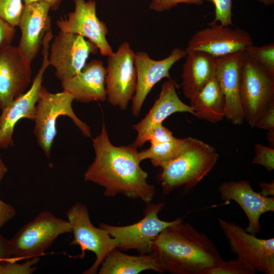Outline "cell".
Returning a JSON list of instances; mask_svg holds the SVG:
<instances>
[{
	"instance_id": "6da1fadb",
	"label": "cell",
	"mask_w": 274,
	"mask_h": 274,
	"mask_svg": "<svg viewBox=\"0 0 274 274\" xmlns=\"http://www.w3.org/2000/svg\"><path fill=\"white\" fill-rule=\"evenodd\" d=\"M95 158L84 174L85 181L105 188L104 195L122 194L132 199L150 202L155 194L154 185L148 183V174L140 166L138 147L113 145L104 123L100 134L92 139Z\"/></svg>"
},
{
	"instance_id": "7a4b0ae2",
	"label": "cell",
	"mask_w": 274,
	"mask_h": 274,
	"mask_svg": "<svg viewBox=\"0 0 274 274\" xmlns=\"http://www.w3.org/2000/svg\"><path fill=\"white\" fill-rule=\"evenodd\" d=\"M151 249L159 267L173 274H202L223 260L208 236L183 222L163 229Z\"/></svg>"
},
{
	"instance_id": "3957f363",
	"label": "cell",
	"mask_w": 274,
	"mask_h": 274,
	"mask_svg": "<svg viewBox=\"0 0 274 274\" xmlns=\"http://www.w3.org/2000/svg\"><path fill=\"white\" fill-rule=\"evenodd\" d=\"M218 158L214 147L190 137L184 151L161 167L158 178L163 192L167 195L180 187L185 193L190 191L212 170Z\"/></svg>"
},
{
	"instance_id": "277c9868",
	"label": "cell",
	"mask_w": 274,
	"mask_h": 274,
	"mask_svg": "<svg viewBox=\"0 0 274 274\" xmlns=\"http://www.w3.org/2000/svg\"><path fill=\"white\" fill-rule=\"evenodd\" d=\"M74 100L73 96L65 90L53 93L43 86L41 88L33 121V133L39 146L48 159L57 134L56 121L59 116H67L84 136H91L89 126L78 118L73 111Z\"/></svg>"
},
{
	"instance_id": "5b68a950",
	"label": "cell",
	"mask_w": 274,
	"mask_h": 274,
	"mask_svg": "<svg viewBox=\"0 0 274 274\" xmlns=\"http://www.w3.org/2000/svg\"><path fill=\"white\" fill-rule=\"evenodd\" d=\"M72 224L51 212H41L9 239L12 258L16 261L39 257L60 235L72 232Z\"/></svg>"
},
{
	"instance_id": "8992f818",
	"label": "cell",
	"mask_w": 274,
	"mask_h": 274,
	"mask_svg": "<svg viewBox=\"0 0 274 274\" xmlns=\"http://www.w3.org/2000/svg\"><path fill=\"white\" fill-rule=\"evenodd\" d=\"M239 92L245 120L254 128L262 111L274 99V78L245 51L241 55Z\"/></svg>"
},
{
	"instance_id": "52a82bcc",
	"label": "cell",
	"mask_w": 274,
	"mask_h": 274,
	"mask_svg": "<svg viewBox=\"0 0 274 274\" xmlns=\"http://www.w3.org/2000/svg\"><path fill=\"white\" fill-rule=\"evenodd\" d=\"M164 206L163 202L147 203L144 217L138 222L123 226L101 223L99 227L106 230L116 239L117 248L119 250L134 249L141 254H149L151 253L152 242L163 229L184 221L182 218L171 221L159 219L158 214Z\"/></svg>"
},
{
	"instance_id": "ba28073f",
	"label": "cell",
	"mask_w": 274,
	"mask_h": 274,
	"mask_svg": "<svg viewBox=\"0 0 274 274\" xmlns=\"http://www.w3.org/2000/svg\"><path fill=\"white\" fill-rule=\"evenodd\" d=\"M67 221L72 224L74 239L70 244L79 245L84 257L85 251L93 252L95 259L84 274H95L108 254L117 248L115 239L100 227H95L91 223L88 208L81 202H76L67 211Z\"/></svg>"
},
{
	"instance_id": "9c48e42d",
	"label": "cell",
	"mask_w": 274,
	"mask_h": 274,
	"mask_svg": "<svg viewBox=\"0 0 274 274\" xmlns=\"http://www.w3.org/2000/svg\"><path fill=\"white\" fill-rule=\"evenodd\" d=\"M52 37L47 35L44 39L41 66L33 79L30 88L23 94L13 100L2 109L0 115V148L7 149L14 145L13 135L16 124L22 119L33 121L36 104L42 87L43 76L50 65L49 50Z\"/></svg>"
},
{
	"instance_id": "30bf717a",
	"label": "cell",
	"mask_w": 274,
	"mask_h": 274,
	"mask_svg": "<svg viewBox=\"0 0 274 274\" xmlns=\"http://www.w3.org/2000/svg\"><path fill=\"white\" fill-rule=\"evenodd\" d=\"M106 70L108 101L125 110L133 97L136 86L135 53L129 43L123 42L116 52L108 56Z\"/></svg>"
},
{
	"instance_id": "8fae6325",
	"label": "cell",
	"mask_w": 274,
	"mask_h": 274,
	"mask_svg": "<svg viewBox=\"0 0 274 274\" xmlns=\"http://www.w3.org/2000/svg\"><path fill=\"white\" fill-rule=\"evenodd\" d=\"M218 224L237 257L265 274L274 273V238L262 239L240 225L219 218Z\"/></svg>"
},
{
	"instance_id": "7c38bea8",
	"label": "cell",
	"mask_w": 274,
	"mask_h": 274,
	"mask_svg": "<svg viewBox=\"0 0 274 274\" xmlns=\"http://www.w3.org/2000/svg\"><path fill=\"white\" fill-rule=\"evenodd\" d=\"M253 43L245 30L212 22L192 35L185 51H201L216 58L243 52Z\"/></svg>"
},
{
	"instance_id": "4fadbf2b",
	"label": "cell",
	"mask_w": 274,
	"mask_h": 274,
	"mask_svg": "<svg viewBox=\"0 0 274 274\" xmlns=\"http://www.w3.org/2000/svg\"><path fill=\"white\" fill-rule=\"evenodd\" d=\"M96 46L84 37L60 31L54 38L49 50V61L55 70L57 78L62 82L79 73Z\"/></svg>"
},
{
	"instance_id": "5bb4252c",
	"label": "cell",
	"mask_w": 274,
	"mask_h": 274,
	"mask_svg": "<svg viewBox=\"0 0 274 274\" xmlns=\"http://www.w3.org/2000/svg\"><path fill=\"white\" fill-rule=\"evenodd\" d=\"M75 9L67 17L57 20L60 31L81 36L94 44L100 54L109 56L114 53L107 40L108 28L105 22L100 20L96 13L95 0H73Z\"/></svg>"
},
{
	"instance_id": "9a60e30c",
	"label": "cell",
	"mask_w": 274,
	"mask_h": 274,
	"mask_svg": "<svg viewBox=\"0 0 274 274\" xmlns=\"http://www.w3.org/2000/svg\"><path fill=\"white\" fill-rule=\"evenodd\" d=\"M186 56L185 51L179 47L174 48L167 57L158 60L151 58L145 51L135 53L136 86L132 99L133 116L139 115L144 101L155 85L163 78L170 79V69Z\"/></svg>"
},
{
	"instance_id": "2e32d148",
	"label": "cell",
	"mask_w": 274,
	"mask_h": 274,
	"mask_svg": "<svg viewBox=\"0 0 274 274\" xmlns=\"http://www.w3.org/2000/svg\"><path fill=\"white\" fill-rule=\"evenodd\" d=\"M50 9V5L46 0L24 4L18 26L21 38L17 47L29 64L37 56L46 34L51 30Z\"/></svg>"
},
{
	"instance_id": "e0dca14e",
	"label": "cell",
	"mask_w": 274,
	"mask_h": 274,
	"mask_svg": "<svg viewBox=\"0 0 274 274\" xmlns=\"http://www.w3.org/2000/svg\"><path fill=\"white\" fill-rule=\"evenodd\" d=\"M31 76V64L17 47L11 45L0 50V109L25 92Z\"/></svg>"
},
{
	"instance_id": "ac0fdd59",
	"label": "cell",
	"mask_w": 274,
	"mask_h": 274,
	"mask_svg": "<svg viewBox=\"0 0 274 274\" xmlns=\"http://www.w3.org/2000/svg\"><path fill=\"white\" fill-rule=\"evenodd\" d=\"M218 191L222 200H234L242 208L248 219L245 230L249 233H259L261 216L274 211L273 197H266L255 191L247 180L223 182L219 186Z\"/></svg>"
},
{
	"instance_id": "d6986e66",
	"label": "cell",
	"mask_w": 274,
	"mask_h": 274,
	"mask_svg": "<svg viewBox=\"0 0 274 274\" xmlns=\"http://www.w3.org/2000/svg\"><path fill=\"white\" fill-rule=\"evenodd\" d=\"M177 87L178 85L172 78L165 81L161 86L158 98L148 113L139 122L132 126L138 133L133 143L138 148L144 144V138L153 126L162 123L173 114L187 112L196 116L193 107L186 105L179 97L176 92Z\"/></svg>"
},
{
	"instance_id": "ffe728a7",
	"label": "cell",
	"mask_w": 274,
	"mask_h": 274,
	"mask_svg": "<svg viewBox=\"0 0 274 274\" xmlns=\"http://www.w3.org/2000/svg\"><path fill=\"white\" fill-rule=\"evenodd\" d=\"M106 67L98 59L86 62L77 75L61 82L63 90L70 93L77 101L88 103L107 99Z\"/></svg>"
},
{
	"instance_id": "44dd1931",
	"label": "cell",
	"mask_w": 274,
	"mask_h": 274,
	"mask_svg": "<svg viewBox=\"0 0 274 274\" xmlns=\"http://www.w3.org/2000/svg\"><path fill=\"white\" fill-rule=\"evenodd\" d=\"M242 53L216 58V76L226 101L225 118L233 125H240L245 120L239 92Z\"/></svg>"
},
{
	"instance_id": "7402d4cb",
	"label": "cell",
	"mask_w": 274,
	"mask_h": 274,
	"mask_svg": "<svg viewBox=\"0 0 274 274\" xmlns=\"http://www.w3.org/2000/svg\"><path fill=\"white\" fill-rule=\"evenodd\" d=\"M185 57L181 87L191 106L200 91L215 74L216 59L201 51L187 53Z\"/></svg>"
},
{
	"instance_id": "603a6c76",
	"label": "cell",
	"mask_w": 274,
	"mask_h": 274,
	"mask_svg": "<svg viewBox=\"0 0 274 274\" xmlns=\"http://www.w3.org/2000/svg\"><path fill=\"white\" fill-rule=\"evenodd\" d=\"M147 270L164 272L156 263L151 253L150 254L131 256L115 248L104 259L98 273L138 274Z\"/></svg>"
},
{
	"instance_id": "cb8c5ba5",
	"label": "cell",
	"mask_w": 274,
	"mask_h": 274,
	"mask_svg": "<svg viewBox=\"0 0 274 274\" xmlns=\"http://www.w3.org/2000/svg\"><path fill=\"white\" fill-rule=\"evenodd\" d=\"M193 107L196 117L215 123L225 118L226 101L215 74L197 95Z\"/></svg>"
},
{
	"instance_id": "d4e9b609",
	"label": "cell",
	"mask_w": 274,
	"mask_h": 274,
	"mask_svg": "<svg viewBox=\"0 0 274 274\" xmlns=\"http://www.w3.org/2000/svg\"><path fill=\"white\" fill-rule=\"evenodd\" d=\"M190 137L152 145L138 152L141 162L150 159L153 166L161 167L179 156L186 148Z\"/></svg>"
},
{
	"instance_id": "484cf974",
	"label": "cell",
	"mask_w": 274,
	"mask_h": 274,
	"mask_svg": "<svg viewBox=\"0 0 274 274\" xmlns=\"http://www.w3.org/2000/svg\"><path fill=\"white\" fill-rule=\"evenodd\" d=\"M245 51L258 63L269 75L274 78V43L262 46L253 45L247 47Z\"/></svg>"
},
{
	"instance_id": "4316f807",
	"label": "cell",
	"mask_w": 274,
	"mask_h": 274,
	"mask_svg": "<svg viewBox=\"0 0 274 274\" xmlns=\"http://www.w3.org/2000/svg\"><path fill=\"white\" fill-rule=\"evenodd\" d=\"M255 269L241 258L225 261L206 268L202 274H254Z\"/></svg>"
},
{
	"instance_id": "83f0119b",
	"label": "cell",
	"mask_w": 274,
	"mask_h": 274,
	"mask_svg": "<svg viewBox=\"0 0 274 274\" xmlns=\"http://www.w3.org/2000/svg\"><path fill=\"white\" fill-rule=\"evenodd\" d=\"M39 257L26 259L22 263H19L14 259L0 260V274H30L36 271L37 267L35 266L39 261Z\"/></svg>"
},
{
	"instance_id": "f1b7e54d",
	"label": "cell",
	"mask_w": 274,
	"mask_h": 274,
	"mask_svg": "<svg viewBox=\"0 0 274 274\" xmlns=\"http://www.w3.org/2000/svg\"><path fill=\"white\" fill-rule=\"evenodd\" d=\"M23 2V0H0V17L13 26H18L24 7Z\"/></svg>"
},
{
	"instance_id": "f546056e",
	"label": "cell",
	"mask_w": 274,
	"mask_h": 274,
	"mask_svg": "<svg viewBox=\"0 0 274 274\" xmlns=\"http://www.w3.org/2000/svg\"><path fill=\"white\" fill-rule=\"evenodd\" d=\"M206 1H211L215 7V18L213 23L219 22L227 26L232 25V0Z\"/></svg>"
},
{
	"instance_id": "4dcf8cb0",
	"label": "cell",
	"mask_w": 274,
	"mask_h": 274,
	"mask_svg": "<svg viewBox=\"0 0 274 274\" xmlns=\"http://www.w3.org/2000/svg\"><path fill=\"white\" fill-rule=\"evenodd\" d=\"M252 163L261 165L268 172L274 169V149L260 144L255 145V155Z\"/></svg>"
},
{
	"instance_id": "1f68e13d",
	"label": "cell",
	"mask_w": 274,
	"mask_h": 274,
	"mask_svg": "<svg viewBox=\"0 0 274 274\" xmlns=\"http://www.w3.org/2000/svg\"><path fill=\"white\" fill-rule=\"evenodd\" d=\"M172 132L162 125V123L157 124L153 126L146 134L144 143L150 141L151 144L155 145L172 141L175 140Z\"/></svg>"
},
{
	"instance_id": "d6a6232c",
	"label": "cell",
	"mask_w": 274,
	"mask_h": 274,
	"mask_svg": "<svg viewBox=\"0 0 274 274\" xmlns=\"http://www.w3.org/2000/svg\"><path fill=\"white\" fill-rule=\"evenodd\" d=\"M203 1V0H151L149 8L156 12H162L171 9L179 4L200 6Z\"/></svg>"
},
{
	"instance_id": "836d02e7",
	"label": "cell",
	"mask_w": 274,
	"mask_h": 274,
	"mask_svg": "<svg viewBox=\"0 0 274 274\" xmlns=\"http://www.w3.org/2000/svg\"><path fill=\"white\" fill-rule=\"evenodd\" d=\"M255 127L267 131L274 129V99L262 111Z\"/></svg>"
},
{
	"instance_id": "e575fe53",
	"label": "cell",
	"mask_w": 274,
	"mask_h": 274,
	"mask_svg": "<svg viewBox=\"0 0 274 274\" xmlns=\"http://www.w3.org/2000/svg\"><path fill=\"white\" fill-rule=\"evenodd\" d=\"M16 28L0 17V50L11 45Z\"/></svg>"
},
{
	"instance_id": "d590c367",
	"label": "cell",
	"mask_w": 274,
	"mask_h": 274,
	"mask_svg": "<svg viewBox=\"0 0 274 274\" xmlns=\"http://www.w3.org/2000/svg\"><path fill=\"white\" fill-rule=\"evenodd\" d=\"M16 216V210L12 205L0 199V228Z\"/></svg>"
},
{
	"instance_id": "8d00e7d4",
	"label": "cell",
	"mask_w": 274,
	"mask_h": 274,
	"mask_svg": "<svg viewBox=\"0 0 274 274\" xmlns=\"http://www.w3.org/2000/svg\"><path fill=\"white\" fill-rule=\"evenodd\" d=\"M9 239L0 234V260H11Z\"/></svg>"
},
{
	"instance_id": "74e56055",
	"label": "cell",
	"mask_w": 274,
	"mask_h": 274,
	"mask_svg": "<svg viewBox=\"0 0 274 274\" xmlns=\"http://www.w3.org/2000/svg\"><path fill=\"white\" fill-rule=\"evenodd\" d=\"M259 186L261 189L259 192L262 195L266 197H273L274 196V182H262L259 183Z\"/></svg>"
},
{
	"instance_id": "f35d334b",
	"label": "cell",
	"mask_w": 274,
	"mask_h": 274,
	"mask_svg": "<svg viewBox=\"0 0 274 274\" xmlns=\"http://www.w3.org/2000/svg\"><path fill=\"white\" fill-rule=\"evenodd\" d=\"M8 170V167L4 162L0 154V184L3 178L7 173Z\"/></svg>"
},
{
	"instance_id": "ab89813d",
	"label": "cell",
	"mask_w": 274,
	"mask_h": 274,
	"mask_svg": "<svg viewBox=\"0 0 274 274\" xmlns=\"http://www.w3.org/2000/svg\"><path fill=\"white\" fill-rule=\"evenodd\" d=\"M50 5L51 9L56 10L57 9L62 0H46Z\"/></svg>"
},
{
	"instance_id": "60d3db41",
	"label": "cell",
	"mask_w": 274,
	"mask_h": 274,
	"mask_svg": "<svg viewBox=\"0 0 274 274\" xmlns=\"http://www.w3.org/2000/svg\"><path fill=\"white\" fill-rule=\"evenodd\" d=\"M267 139L269 142L270 147L274 145V129L268 130L267 133Z\"/></svg>"
},
{
	"instance_id": "b9f144b4",
	"label": "cell",
	"mask_w": 274,
	"mask_h": 274,
	"mask_svg": "<svg viewBox=\"0 0 274 274\" xmlns=\"http://www.w3.org/2000/svg\"><path fill=\"white\" fill-rule=\"evenodd\" d=\"M258 2L265 5V6H271L274 3V0H256Z\"/></svg>"
},
{
	"instance_id": "7bdbcfd3",
	"label": "cell",
	"mask_w": 274,
	"mask_h": 274,
	"mask_svg": "<svg viewBox=\"0 0 274 274\" xmlns=\"http://www.w3.org/2000/svg\"><path fill=\"white\" fill-rule=\"evenodd\" d=\"M24 4H28L32 2H35L38 0H23Z\"/></svg>"
}]
</instances>
